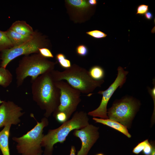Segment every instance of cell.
Instances as JSON below:
<instances>
[{
    "instance_id": "6da1fadb",
    "label": "cell",
    "mask_w": 155,
    "mask_h": 155,
    "mask_svg": "<svg viewBox=\"0 0 155 155\" xmlns=\"http://www.w3.org/2000/svg\"><path fill=\"white\" fill-rule=\"evenodd\" d=\"M33 100L49 117L60 104V90L55 84L51 72L42 74L31 80Z\"/></svg>"
},
{
    "instance_id": "7a4b0ae2",
    "label": "cell",
    "mask_w": 155,
    "mask_h": 155,
    "mask_svg": "<svg viewBox=\"0 0 155 155\" xmlns=\"http://www.w3.org/2000/svg\"><path fill=\"white\" fill-rule=\"evenodd\" d=\"M88 114L84 111H76L71 118L62 123L59 127L49 129L44 135L41 143L44 148V155H52L54 145L58 143H63L72 131L79 129L89 124Z\"/></svg>"
},
{
    "instance_id": "3957f363",
    "label": "cell",
    "mask_w": 155,
    "mask_h": 155,
    "mask_svg": "<svg viewBox=\"0 0 155 155\" xmlns=\"http://www.w3.org/2000/svg\"><path fill=\"white\" fill-rule=\"evenodd\" d=\"M51 73L55 82L66 80L73 88L79 90L81 93L88 94L89 96L90 93L96 88L100 87L104 82L103 80H93L90 76L88 71L75 64L64 71L54 70Z\"/></svg>"
},
{
    "instance_id": "277c9868",
    "label": "cell",
    "mask_w": 155,
    "mask_h": 155,
    "mask_svg": "<svg viewBox=\"0 0 155 155\" xmlns=\"http://www.w3.org/2000/svg\"><path fill=\"white\" fill-rule=\"evenodd\" d=\"M56 63L39 53L24 55L19 61L16 69L17 87L21 86L28 76L31 77L32 80L42 74L51 72L54 70Z\"/></svg>"
},
{
    "instance_id": "5b68a950",
    "label": "cell",
    "mask_w": 155,
    "mask_h": 155,
    "mask_svg": "<svg viewBox=\"0 0 155 155\" xmlns=\"http://www.w3.org/2000/svg\"><path fill=\"white\" fill-rule=\"evenodd\" d=\"M49 124L48 118L44 117L40 122L32 129L20 137H13L12 140L17 143L18 152L22 155H42L43 151L41 143L44 135L43 129Z\"/></svg>"
},
{
    "instance_id": "8992f818",
    "label": "cell",
    "mask_w": 155,
    "mask_h": 155,
    "mask_svg": "<svg viewBox=\"0 0 155 155\" xmlns=\"http://www.w3.org/2000/svg\"><path fill=\"white\" fill-rule=\"evenodd\" d=\"M48 46L44 36L35 31L32 36L22 44L1 52L0 57L1 61L0 66L6 68L8 64L16 57L22 55L39 53V48H47Z\"/></svg>"
},
{
    "instance_id": "52a82bcc",
    "label": "cell",
    "mask_w": 155,
    "mask_h": 155,
    "mask_svg": "<svg viewBox=\"0 0 155 155\" xmlns=\"http://www.w3.org/2000/svg\"><path fill=\"white\" fill-rule=\"evenodd\" d=\"M140 102L131 96H126L115 101L107 110L109 119L117 121L127 128L130 126L138 111Z\"/></svg>"
},
{
    "instance_id": "ba28073f",
    "label": "cell",
    "mask_w": 155,
    "mask_h": 155,
    "mask_svg": "<svg viewBox=\"0 0 155 155\" xmlns=\"http://www.w3.org/2000/svg\"><path fill=\"white\" fill-rule=\"evenodd\" d=\"M55 84L60 90V104L53 115L62 113L66 115L68 120L81 101V93L63 80L56 82Z\"/></svg>"
},
{
    "instance_id": "9c48e42d",
    "label": "cell",
    "mask_w": 155,
    "mask_h": 155,
    "mask_svg": "<svg viewBox=\"0 0 155 155\" xmlns=\"http://www.w3.org/2000/svg\"><path fill=\"white\" fill-rule=\"evenodd\" d=\"M117 76L114 82L106 90L99 91L98 93L102 95V99L99 106L96 109L89 112L88 115L93 117H99L103 119H108L107 115L108 103L115 91L119 87L121 88L125 83L127 75L128 73L121 67L117 68Z\"/></svg>"
},
{
    "instance_id": "30bf717a",
    "label": "cell",
    "mask_w": 155,
    "mask_h": 155,
    "mask_svg": "<svg viewBox=\"0 0 155 155\" xmlns=\"http://www.w3.org/2000/svg\"><path fill=\"white\" fill-rule=\"evenodd\" d=\"M99 127L91 124L73 131V135L80 138L82 143L80 149L76 155H88L90 150L99 137Z\"/></svg>"
},
{
    "instance_id": "8fae6325",
    "label": "cell",
    "mask_w": 155,
    "mask_h": 155,
    "mask_svg": "<svg viewBox=\"0 0 155 155\" xmlns=\"http://www.w3.org/2000/svg\"><path fill=\"white\" fill-rule=\"evenodd\" d=\"M22 108L10 101H4L0 105V128L9 125H17L24 114Z\"/></svg>"
},
{
    "instance_id": "7c38bea8",
    "label": "cell",
    "mask_w": 155,
    "mask_h": 155,
    "mask_svg": "<svg viewBox=\"0 0 155 155\" xmlns=\"http://www.w3.org/2000/svg\"><path fill=\"white\" fill-rule=\"evenodd\" d=\"M93 120L95 122L99 123L110 127L122 133L128 138H131V135L129 133L127 128L120 123L109 119H103L93 117Z\"/></svg>"
},
{
    "instance_id": "4fadbf2b",
    "label": "cell",
    "mask_w": 155,
    "mask_h": 155,
    "mask_svg": "<svg viewBox=\"0 0 155 155\" xmlns=\"http://www.w3.org/2000/svg\"><path fill=\"white\" fill-rule=\"evenodd\" d=\"M9 29L25 36L32 35L34 33L32 27L24 21H16L14 22Z\"/></svg>"
},
{
    "instance_id": "5bb4252c",
    "label": "cell",
    "mask_w": 155,
    "mask_h": 155,
    "mask_svg": "<svg viewBox=\"0 0 155 155\" xmlns=\"http://www.w3.org/2000/svg\"><path fill=\"white\" fill-rule=\"evenodd\" d=\"M11 125H9L4 126L0 131V149L3 155H10L9 138Z\"/></svg>"
},
{
    "instance_id": "9a60e30c",
    "label": "cell",
    "mask_w": 155,
    "mask_h": 155,
    "mask_svg": "<svg viewBox=\"0 0 155 155\" xmlns=\"http://www.w3.org/2000/svg\"><path fill=\"white\" fill-rule=\"evenodd\" d=\"M13 47L18 46L30 39L33 36H25L19 34L9 28L5 31Z\"/></svg>"
},
{
    "instance_id": "2e32d148",
    "label": "cell",
    "mask_w": 155,
    "mask_h": 155,
    "mask_svg": "<svg viewBox=\"0 0 155 155\" xmlns=\"http://www.w3.org/2000/svg\"><path fill=\"white\" fill-rule=\"evenodd\" d=\"M13 76L10 71L0 66V85L5 88L12 82Z\"/></svg>"
},
{
    "instance_id": "e0dca14e",
    "label": "cell",
    "mask_w": 155,
    "mask_h": 155,
    "mask_svg": "<svg viewBox=\"0 0 155 155\" xmlns=\"http://www.w3.org/2000/svg\"><path fill=\"white\" fill-rule=\"evenodd\" d=\"M66 2L69 6L78 11H84L90 6L86 0H68Z\"/></svg>"
},
{
    "instance_id": "ac0fdd59",
    "label": "cell",
    "mask_w": 155,
    "mask_h": 155,
    "mask_svg": "<svg viewBox=\"0 0 155 155\" xmlns=\"http://www.w3.org/2000/svg\"><path fill=\"white\" fill-rule=\"evenodd\" d=\"M89 74L93 80H103L104 76V71L101 67L95 65L91 67L88 71Z\"/></svg>"
},
{
    "instance_id": "d6986e66",
    "label": "cell",
    "mask_w": 155,
    "mask_h": 155,
    "mask_svg": "<svg viewBox=\"0 0 155 155\" xmlns=\"http://www.w3.org/2000/svg\"><path fill=\"white\" fill-rule=\"evenodd\" d=\"M12 47V44L7 36L5 31L0 30V51Z\"/></svg>"
},
{
    "instance_id": "ffe728a7",
    "label": "cell",
    "mask_w": 155,
    "mask_h": 155,
    "mask_svg": "<svg viewBox=\"0 0 155 155\" xmlns=\"http://www.w3.org/2000/svg\"><path fill=\"white\" fill-rule=\"evenodd\" d=\"M56 59L62 68L66 69L71 67V65L70 61L66 58L64 54L62 53L57 54L56 56Z\"/></svg>"
},
{
    "instance_id": "44dd1931",
    "label": "cell",
    "mask_w": 155,
    "mask_h": 155,
    "mask_svg": "<svg viewBox=\"0 0 155 155\" xmlns=\"http://www.w3.org/2000/svg\"><path fill=\"white\" fill-rule=\"evenodd\" d=\"M86 34L96 38H101L106 37L107 35L103 32L97 30H95L86 32Z\"/></svg>"
},
{
    "instance_id": "7402d4cb",
    "label": "cell",
    "mask_w": 155,
    "mask_h": 155,
    "mask_svg": "<svg viewBox=\"0 0 155 155\" xmlns=\"http://www.w3.org/2000/svg\"><path fill=\"white\" fill-rule=\"evenodd\" d=\"M76 51L78 55L82 57L86 56L88 53V48L83 44L78 46L76 48Z\"/></svg>"
},
{
    "instance_id": "603a6c76",
    "label": "cell",
    "mask_w": 155,
    "mask_h": 155,
    "mask_svg": "<svg viewBox=\"0 0 155 155\" xmlns=\"http://www.w3.org/2000/svg\"><path fill=\"white\" fill-rule=\"evenodd\" d=\"M38 51L39 53L45 58H47L54 57L52 52L47 48L43 47L39 48Z\"/></svg>"
},
{
    "instance_id": "cb8c5ba5",
    "label": "cell",
    "mask_w": 155,
    "mask_h": 155,
    "mask_svg": "<svg viewBox=\"0 0 155 155\" xmlns=\"http://www.w3.org/2000/svg\"><path fill=\"white\" fill-rule=\"evenodd\" d=\"M148 142V140L147 139L139 143L133 149V152L137 154H139L143 151L146 144Z\"/></svg>"
},
{
    "instance_id": "d4e9b609",
    "label": "cell",
    "mask_w": 155,
    "mask_h": 155,
    "mask_svg": "<svg viewBox=\"0 0 155 155\" xmlns=\"http://www.w3.org/2000/svg\"><path fill=\"white\" fill-rule=\"evenodd\" d=\"M155 82L154 84V86L152 88L148 87V91L152 96L153 100L154 103V109L153 115H152V119L154 121L155 120Z\"/></svg>"
},
{
    "instance_id": "484cf974",
    "label": "cell",
    "mask_w": 155,
    "mask_h": 155,
    "mask_svg": "<svg viewBox=\"0 0 155 155\" xmlns=\"http://www.w3.org/2000/svg\"><path fill=\"white\" fill-rule=\"evenodd\" d=\"M148 5L144 4L140 5L137 8L136 14L140 15H144L148 11Z\"/></svg>"
},
{
    "instance_id": "4316f807",
    "label": "cell",
    "mask_w": 155,
    "mask_h": 155,
    "mask_svg": "<svg viewBox=\"0 0 155 155\" xmlns=\"http://www.w3.org/2000/svg\"><path fill=\"white\" fill-rule=\"evenodd\" d=\"M153 142L151 143L148 142L146 144L143 151L145 155H150L152 151Z\"/></svg>"
},
{
    "instance_id": "83f0119b",
    "label": "cell",
    "mask_w": 155,
    "mask_h": 155,
    "mask_svg": "<svg viewBox=\"0 0 155 155\" xmlns=\"http://www.w3.org/2000/svg\"><path fill=\"white\" fill-rule=\"evenodd\" d=\"M145 18L148 20H151L153 18V15L150 12H147L144 15Z\"/></svg>"
},
{
    "instance_id": "f1b7e54d",
    "label": "cell",
    "mask_w": 155,
    "mask_h": 155,
    "mask_svg": "<svg viewBox=\"0 0 155 155\" xmlns=\"http://www.w3.org/2000/svg\"><path fill=\"white\" fill-rule=\"evenodd\" d=\"M76 149L74 146H72L70 150V153L69 155H76Z\"/></svg>"
},
{
    "instance_id": "f546056e",
    "label": "cell",
    "mask_w": 155,
    "mask_h": 155,
    "mask_svg": "<svg viewBox=\"0 0 155 155\" xmlns=\"http://www.w3.org/2000/svg\"><path fill=\"white\" fill-rule=\"evenodd\" d=\"M88 2L90 6L95 5L97 3V1L96 0H89L88 1Z\"/></svg>"
},
{
    "instance_id": "4dcf8cb0",
    "label": "cell",
    "mask_w": 155,
    "mask_h": 155,
    "mask_svg": "<svg viewBox=\"0 0 155 155\" xmlns=\"http://www.w3.org/2000/svg\"><path fill=\"white\" fill-rule=\"evenodd\" d=\"M150 155H155V148L154 146V143L153 144V150L152 152Z\"/></svg>"
},
{
    "instance_id": "1f68e13d",
    "label": "cell",
    "mask_w": 155,
    "mask_h": 155,
    "mask_svg": "<svg viewBox=\"0 0 155 155\" xmlns=\"http://www.w3.org/2000/svg\"><path fill=\"white\" fill-rule=\"evenodd\" d=\"M96 155H104L102 153H100L97 154H96Z\"/></svg>"
},
{
    "instance_id": "d6a6232c",
    "label": "cell",
    "mask_w": 155,
    "mask_h": 155,
    "mask_svg": "<svg viewBox=\"0 0 155 155\" xmlns=\"http://www.w3.org/2000/svg\"><path fill=\"white\" fill-rule=\"evenodd\" d=\"M4 101H2L0 99V104L2 103Z\"/></svg>"
},
{
    "instance_id": "836d02e7",
    "label": "cell",
    "mask_w": 155,
    "mask_h": 155,
    "mask_svg": "<svg viewBox=\"0 0 155 155\" xmlns=\"http://www.w3.org/2000/svg\"></svg>"
}]
</instances>
